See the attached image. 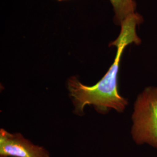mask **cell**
<instances>
[{
    "mask_svg": "<svg viewBox=\"0 0 157 157\" xmlns=\"http://www.w3.org/2000/svg\"><path fill=\"white\" fill-rule=\"evenodd\" d=\"M140 15L135 13L121 24V30L117 39L109 44L117 48V54L111 67L96 84L89 86L83 84L76 76L69 78L67 82L68 95L71 100L73 112L80 117L84 114L86 106L92 105L95 111L105 114L111 109L123 112L128 101L119 93L118 76L121 58L128 45L140 44L141 40L136 33V27L142 22Z\"/></svg>",
    "mask_w": 157,
    "mask_h": 157,
    "instance_id": "1",
    "label": "cell"
},
{
    "mask_svg": "<svg viewBox=\"0 0 157 157\" xmlns=\"http://www.w3.org/2000/svg\"><path fill=\"white\" fill-rule=\"evenodd\" d=\"M114 11V22L120 25L127 17L136 13L134 0H110Z\"/></svg>",
    "mask_w": 157,
    "mask_h": 157,
    "instance_id": "4",
    "label": "cell"
},
{
    "mask_svg": "<svg viewBox=\"0 0 157 157\" xmlns=\"http://www.w3.org/2000/svg\"><path fill=\"white\" fill-rule=\"evenodd\" d=\"M58 1H63V0H58Z\"/></svg>",
    "mask_w": 157,
    "mask_h": 157,
    "instance_id": "5",
    "label": "cell"
},
{
    "mask_svg": "<svg viewBox=\"0 0 157 157\" xmlns=\"http://www.w3.org/2000/svg\"><path fill=\"white\" fill-rule=\"evenodd\" d=\"M132 135L139 144L157 148V87H149L138 96L132 115Z\"/></svg>",
    "mask_w": 157,
    "mask_h": 157,
    "instance_id": "2",
    "label": "cell"
},
{
    "mask_svg": "<svg viewBox=\"0 0 157 157\" xmlns=\"http://www.w3.org/2000/svg\"><path fill=\"white\" fill-rule=\"evenodd\" d=\"M0 157H51L43 146L33 144L21 133L0 129Z\"/></svg>",
    "mask_w": 157,
    "mask_h": 157,
    "instance_id": "3",
    "label": "cell"
},
{
    "mask_svg": "<svg viewBox=\"0 0 157 157\" xmlns=\"http://www.w3.org/2000/svg\"></svg>",
    "mask_w": 157,
    "mask_h": 157,
    "instance_id": "6",
    "label": "cell"
}]
</instances>
